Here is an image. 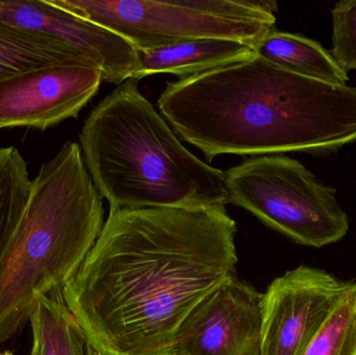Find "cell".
<instances>
[{
  "label": "cell",
  "instance_id": "8",
  "mask_svg": "<svg viewBox=\"0 0 356 355\" xmlns=\"http://www.w3.org/2000/svg\"><path fill=\"white\" fill-rule=\"evenodd\" d=\"M104 81L96 67L49 65L0 81V129H44L76 118Z\"/></svg>",
  "mask_w": 356,
  "mask_h": 355
},
{
  "label": "cell",
  "instance_id": "17",
  "mask_svg": "<svg viewBox=\"0 0 356 355\" xmlns=\"http://www.w3.org/2000/svg\"><path fill=\"white\" fill-rule=\"evenodd\" d=\"M332 15V56L346 71L356 72V0L336 3Z\"/></svg>",
  "mask_w": 356,
  "mask_h": 355
},
{
  "label": "cell",
  "instance_id": "16",
  "mask_svg": "<svg viewBox=\"0 0 356 355\" xmlns=\"http://www.w3.org/2000/svg\"><path fill=\"white\" fill-rule=\"evenodd\" d=\"M301 355H356V281L342 297Z\"/></svg>",
  "mask_w": 356,
  "mask_h": 355
},
{
  "label": "cell",
  "instance_id": "7",
  "mask_svg": "<svg viewBox=\"0 0 356 355\" xmlns=\"http://www.w3.org/2000/svg\"><path fill=\"white\" fill-rule=\"evenodd\" d=\"M348 283L303 265L274 279L263 294L261 355H301Z\"/></svg>",
  "mask_w": 356,
  "mask_h": 355
},
{
  "label": "cell",
  "instance_id": "14",
  "mask_svg": "<svg viewBox=\"0 0 356 355\" xmlns=\"http://www.w3.org/2000/svg\"><path fill=\"white\" fill-rule=\"evenodd\" d=\"M29 355H87L85 337L69 310L63 290L39 296L29 317Z\"/></svg>",
  "mask_w": 356,
  "mask_h": 355
},
{
  "label": "cell",
  "instance_id": "15",
  "mask_svg": "<svg viewBox=\"0 0 356 355\" xmlns=\"http://www.w3.org/2000/svg\"><path fill=\"white\" fill-rule=\"evenodd\" d=\"M31 189L22 154L15 146L0 147V254L24 210Z\"/></svg>",
  "mask_w": 356,
  "mask_h": 355
},
{
  "label": "cell",
  "instance_id": "4",
  "mask_svg": "<svg viewBox=\"0 0 356 355\" xmlns=\"http://www.w3.org/2000/svg\"><path fill=\"white\" fill-rule=\"evenodd\" d=\"M102 196L75 142L63 144L31 181L24 210L0 254V343L29 322L39 296L79 272L104 227Z\"/></svg>",
  "mask_w": 356,
  "mask_h": 355
},
{
  "label": "cell",
  "instance_id": "11",
  "mask_svg": "<svg viewBox=\"0 0 356 355\" xmlns=\"http://www.w3.org/2000/svg\"><path fill=\"white\" fill-rule=\"evenodd\" d=\"M139 67L134 79L172 74L180 79L244 62L257 56L244 42L228 39H198L139 51Z\"/></svg>",
  "mask_w": 356,
  "mask_h": 355
},
{
  "label": "cell",
  "instance_id": "12",
  "mask_svg": "<svg viewBox=\"0 0 356 355\" xmlns=\"http://www.w3.org/2000/svg\"><path fill=\"white\" fill-rule=\"evenodd\" d=\"M255 54L284 70L317 81L347 85L348 73L315 40L286 31H270L254 46Z\"/></svg>",
  "mask_w": 356,
  "mask_h": 355
},
{
  "label": "cell",
  "instance_id": "18",
  "mask_svg": "<svg viewBox=\"0 0 356 355\" xmlns=\"http://www.w3.org/2000/svg\"><path fill=\"white\" fill-rule=\"evenodd\" d=\"M0 355H6V354H3V352H0Z\"/></svg>",
  "mask_w": 356,
  "mask_h": 355
},
{
  "label": "cell",
  "instance_id": "3",
  "mask_svg": "<svg viewBox=\"0 0 356 355\" xmlns=\"http://www.w3.org/2000/svg\"><path fill=\"white\" fill-rule=\"evenodd\" d=\"M138 81L113 90L79 135L88 172L110 210L226 208L225 172L182 145Z\"/></svg>",
  "mask_w": 356,
  "mask_h": 355
},
{
  "label": "cell",
  "instance_id": "10",
  "mask_svg": "<svg viewBox=\"0 0 356 355\" xmlns=\"http://www.w3.org/2000/svg\"><path fill=\"white\" fill-rule=\"evenodd\" d=\"M0 23L66 44L97 67L108 83L119 85L134 79L139 67L138 50L124 38L50 0H0Z\"/></svg>",
  "mask_w": 356,
  "mask_h": 355
},
{
  "label": "cell",
  "instance_id": "9",
  "mask_svg": "<svg viewBox=\"0 0 356 355\" xmlns=\"http://www.w3.org/2000/svg\"><path fill=\"white\" fill-rule=\"evenodd\" d=\"M263 294L234 276L203 299L178 329L175 355H261Z\"/></svg>",
  "mask_w": 356,
  "mask_h": 355
},
{
  "label": "cell",
  "instance_id": "2",
  "mask_svg": "<svg viewBox=\"0 0 356 355\" xmlns=\"http://www.w3.org/2000/svg\"><path fill=\"white\" fill-rule=\"evenodd\" d=\"M161 115L211 160L221 154H325L356 143V87L259 56L167 83Z\"/></svg>",
  "mask_w": 356,
  "mask_h": 355
},
{
  "label": "cell",
  "instance_id": "5",
  "mask_svg": "<svg viewBox=\"0 0 356 355\" xmlns=\"http://www.w3.org/2000/svg\"><path fill=\"white\" fill-rule=\"evenodd\" d=\"M124 38L139 51L198 39L254 46L275 29L277 3L263 0H50Z\"/></svg>",
  "mask_w": 356,
  "mask_h": 355
},
{
  "label": "cell",
  "instance_id": "1",
  "mask_svg": "<svg viewBox=\"0 0 356 355\" xmlns=\"http://www.w3.org/2000/svg\"><path fill=\"white\" fill-rule=\"evenodd\" d=\"M225 208L110 210L65 302L87 355H175L180 325L236 276Z\"/></svg>",
  "mask_w": 356,
  "mask_h": 355
},
{
  "label": "cell",
  "instance_id": "13",
  "mask_svg": "<svg viewBox=\"0 0 356 355\" xmlns=\"http://www.w3.org/2000/svg\"><path fill=\"white\" fill-rule=\"evenodd\" d=\"M67 63L94 66L58 40L0 23V81L33 69Z\"/></svg>",
  "mask_w": 356,
  "mask_h": 355
},
{
  "label": "cell",
  "instance_id": "6",
  "mask_svg": "<svg viewBox=\"0 0 356 355\" xmlns=\"http://www.w3.org/2000/svg\"><path fill=\"white\" fill-rule=\"evenodd\" d=\"M228 201L295 243L322 248L346 237L349 219L336 190L282 154L248 158L225 172Z\"/></svg>",
  "mask_w": 356,
  "mask_h": 355
}]
</instances>
